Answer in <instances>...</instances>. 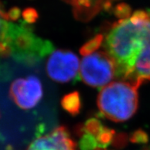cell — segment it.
<instances>
[{"label": "cell", "mask_w": 150, "mask_h": 150, "mask_svg": "<svg viewBox=\"0 0 150 150\" xmlns=\"http://www.w3.org/2000/svg\"><path fill=\"white\" fill-rule=\"evenodd\" d=\"M106 52L116 64L117 77L139 88L150 81V14L136 11L120 19L105 39Z\"/></svg>", "instance_id": "obj_1"}, {"label": "cell", "mask_w": 150, "mask_h": 150, "mask_svg": "<svg viewBox=\"0 0 150 150\" xmlns=\"http://www.w3.org/2000/svg\"><path fill=\"white\" fill-rule=\"evenodd\" d=\"M138 88L125 81L105 86L98 96V107L101 114L114 122L129 120L138 108Z\"/></svg>", "instance_id": "obj_2"}, {"label": "cell", "mask_w": 150, "mask_h": 150, "mask_svg": "<svg viewBox=\"0 0 150 150\" xmlns=\"http://www.w3.org/2000/svg\"><path fill=\"white\" fill-rule=\"evenodd\" d=\"M117 76L116 64L107 52L85 56L80 64V78L91 87H105Z\"/></svg>", "instance_id": "obj_3"}, {"label": "cell", "mask_w": 150, "mask_h": 150, "mask_svg": "<svg viewBox=\"0 0 150 150\" xmlns=\"http://www.w3.org/2000/svg\"><path fill=\"white\" fill-rule=\"evenodd\" d=\"M46 68L51 79L66 83L76 78L79 69V60L78 57L69 50H57L50 56Z\"/></svg>", "instance_id": "obj_4"}, {"label": "cell", "mask_w": 150, "mask_h": 150, "mask_svg": "<svg viewBox=\"0 0 150 150\" xmlns=\"http://www.w3.org/2000/svg\"><path fill=\"white\" fill-rule=\"evenodd\" d=\"M9 95L20 108L29 110L36 106L42 99V83L35 76L17 79L11 82Z\"/></svg>", "instance_id": "obj_5"}, {"label": "cell", "mask_w": 150, "mask_h": 150, "mask_svg": "<svg viewBox=\"0 0 150 150\" xmlns=\"http://www.w3.org/2000/svg\"><path fill=\"white\" fill-rule=\"evenodd\" d=\"M27 150H76V143L67 128L58 127L34 139Z\"/></svg>", "instance_id": "obj_6"}, {"label": "cell", "mask_w": 150, "mask_h": 150, "mask_svg": "<svg viewBox=\"0 0 150 150\" xmlns=\"http://www.w3.org/2000/svg\"><path fill=\"white\" fill-rule=\"evenodd\" d=\"M8 11L4 10L0 2V56H9L15 33L19 24L10 22Z\"/></svg>", "instance_id": "obj_7"}, {"label": "cell", "mask_w": 150, "mask_h": 150, "mask_svg": "<svg viewBox=\"0 0 150 150\" xmlns=\"http://www.w3.org/2000/svg\"><path fill=\"white\" fill-rule=\"evenodd\" d=\"M61 105L71 115L76 116L79 114L82 106L79 93L78 91H74L65 95L61 100Z\"/></svg>", "instance_id": "obj_8"}, {"label": "cell", "mask_w": 150, "mask_h": 150, "mask_svg": "<svg viewBox=\"0 0 150 150\" xmlns=\"http://www.w3.org/2000/svg\"><path fill=\"white\" fill-rule=\"evenodd\" d=\"M103 40H104V37L101 34H98L97 36L94 37L91 40L86 42V44L81 47L80 53L82 55L87 56L95 53V50L100 47V46L102 44Z\"/></svg>", "instance_id": "obj_9"}, {"label": "cell", "mask_w": 150, "mask_h": 150, "mask_svg": "<svg viewBox=\"0 0 150 150\" xmlns=\"http://www.w3.org/2000/svg\"><path fill=\"white\" fill-rule=\"evenodd\" d=\"M103 127L104 126L98 120L95 118H91L86 122V124L84 125V129L86 133H90L91 135L96 137L99 132L101 131Z\"/></svg>", "instance_id": "obj_10"}, {"label": "cell", "mask_w": 150, "mask_h": 150, "mask_svg": "<svg viewBox=\"0 0 150 150\" xmlns=\"http://www.w3.org/2000/svg\"><path fill=\"white\" fill-rule=\"evenodd\" d=\"M22 16L24 21L27 24H33L36 22L38 18V14L37 11L32 8H28L22 12Z\"/></svg>", "instance_id": "obj_11"}, {"label": "cell", "mask_w": 150, "mask_h": 150, "mask_svg": "<svg viewBox=\"0 0 150 150\" xmlns=\"http://www.w3.org/2000/svg\"><path fill=\"white\" fill-rule=\"evenodd\" d=\"M131 9L129 6L126 4L118 5L115 8V15L120 19H125L129 17Z\"/></svg>", "instance_id": "obj_12"}, {"label": "cell", "mask_w": 150, "mask_h": 150, "mask_svg": "<svg viewBox=\"0 0 150 150\" xmlns=\"http://www.w3.org/2000/svg\"><path fill=\"white\" fill-rule=\"evenodd\" d=\"M20 15H21V11H20V9L18 8L17 7L12 8L11 9L8 11V18L11 21H15V20L18 19L19 17H20Z\"/></svg>", "instance_id": "obj_13"}, {"label": "cell", "mask_w": 150, "mask_h": 150, "mask_svg": "<svg viewBox=\"0 0 150 150\" xmlns=\"http://www.w3.org/2000/svg\"><path fill=\"white\" fill-rule=\"evenodd\" d=\"M146 139V135L145 133L142 131H137L133 133V137L131 138V139H133V141L134 142H141V141H145Z\"/></svg>", "instance_id": "obj_14"}]
</instances>
